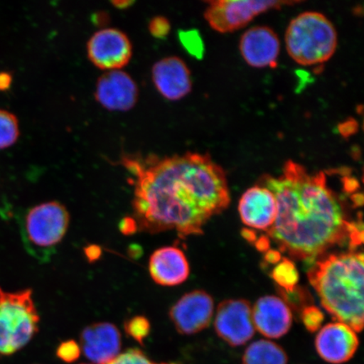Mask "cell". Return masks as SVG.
Returning a JSON list of instances; mask_svg holds the SVG:
<instances>
[{
	"mask_svg": "<svg viewBox=\"0 0 364 364\" xmlns=\"http://www.w3.org/2000/svg\"><path fill=\"white\" fill-rule=\"evenodd\" d=\"M134 176V220L149 234L174 230L181 239L203 233L210 218L230 203L226 174L208 154L124 156Z\"/></svg>",
	"mask_w": 364,
	"mask_h": 364,
	"instance_id": "cell-1",
	"label": "cell"
},
{
	"mask_svg": "<svg viewBox=\"0 0 364 364\" xmlns=\"http://www.w3.org/2000/svg\"><path fill=\"white\" fill-rule=\"evenodd\" d=\"M260 186L276 198L277 213L267 237L294 260L316 262L336 247L356 249L363 242V220H353L348 203L331 188L326 172L309 174L289 161L283 175L265 176Z\"/></svg>",
	"mask_w": 364,
	"mask_h": 364,
	"instance_id": "cell-2",
	"label": "cell"
},
{
	"mask_svg": "<svg viewBox=\"0 0 364 364\" xmlns=\"http://www.w3.org/2000/svg\"><path fill=\"white\" fill-rule=\"evenodd\" d=\"M363 254L327 253L313 264L308 279L334 320L356 332L363 328Z\"/></svg>",
	"mask_w": 364,
	"mask_h": 364,
	"instance_id": "cell-3",
	"label": "cell"
},
{
	"mask_svg": "<svg viewBox=\"0 0 364 364\" xmlns=\"http://www.w3.org/2000/svg\"><path fill=\"white\" fill-rule=\"evenodd\" d=\"M285 42L287 51L296 63L304 66L318 65L334 55L338 33L323 14L307 11L291 21Z\"/></svg>",
	"mask_w": 364,
	"mask_h": 364,
	"instance_id": "cell-4",
	"label": "cell"
},
{
	"mask_svg": "<svg viewBox=\"0 0 364 364\" xmlns=\"http://www.w3.org/2000/svg\"><path fill=\"white\" fill-rule=\"evenodd\" d=\"M65 205L48 202L27 209L20 220L23 244L31 256L48 262L56 252L70 226Z\"/></svg>",
	"mask_w": 364,
	"mask_h": 364,
	"instance_id": "cell-5",
	"label": "cell"
},
{
	"mask_svg": "<svg viewBox=\"0 0 364 364\" xmlns=\"http://www.w3.org/2000/svg\"><path fill=\"white\" fill-rule=\"evenodd\" d=\"M39 321L33 291L6 292L0 287V355L10 356L28 344Z\"/></svg>",
	"mask_w": 364,
	"mask_h": 364,
	"instance_id": "cell-6",
	"label": "cell"
},
{
	"mask_svg": "<svg viewBox=\"0 0 364 364\" xmlns=\"http://www.w3.org/2000/svg\"><path fill=\"white\" fill-rule=\"evenodd\" d=\"M294 1H257V0H215L208 1L204 18L213 30L220 33H232L247 25L260 14L285 6L299 4Z\"/></svg>",
	"mask_w": 364,
	"mask_h": 364,
	"instance_id": "cell-7",
	"label": "cell"
},
{
	"mask_svg": "<svg viewBox=\"0 0 364 364\" xmlns=\"http://www.w3.org/2000/svg\"><path fill=\"white\" fill-rule=\"evenodd\" d=\"M88 58L100 70H121L131 60L133 45L124 33L117 28H104L95 33L87 43Z\"/></svg>",
	"mask_w": 364,
	"mask_h": 364,
	"instance_id": "cell-8",
	"label": "cell"
},
{
	"mask_svg": "<svg viewBox=\"0 0 364 364\" xmlns=\"http://www.w3.org/2000/svg\"><path fill=\"white\" fill-rule=\"evenodd\" d=\"M216 333L232 347L242 346L253 338L252 308L247 300L227 299L218 306Z\"/></svg>",
	"mask_w": 364,
	"mask_h": 364,
	"instance_id": "cell-9",
	"label": "cell"
},
{
	"mask_svg": "<svg viewBox=\"0 0 364 364\" xmlns=\"http://www.w3.org/2000/svg\"><path fill=\"white\" fill-rule=\"evenodd\" d=\"M215 303L203 290L186 294L171 309L169 316L179 333L193 335L206 329L212 321Z\"/></svg>",
	"mask_w": 364,
	"mask_h": 364,
	"instance_id": "cell-10",
	"label": "cell"
},
{
	"mask_svg": "<svg viewBox=\"0 0 364 364\" xmlns=\"http://www.w3.org/2000/svg\"><path fill=\"white\" fill-rule=\"evenodd\" d=\"M95 97L107 110L127 112L138 102L139 88L127 73L121 70L107 71L97 80Z\"/></svg>",
	"mask_w": 364,
	"mask_h": 364,
	"instance_id": "cell-11",
	"label": "cell"
},
{
	"mask_svg": "<svg viewBox=\"0 0 364 364\" xmlns=\"http://www.w3.org/2000/svg\"><path fill=\"white\" fill-rule=\"evenodd\" d=\"M316 348L323 360L331 364L348 362L356 353L359 339L356 332L343 323H329L318 331Z\"/></svg>",
	"mask_w": 364,
	"mask_h": 364,
	"instance_id": "cell-12",
	"label": "cell"
},
{
	"mask_svg": "<svg viewBox=\"0 0 364 364\" xmlns=\"http://www.w3.org/2000/svg\"><path fill=\"white\" fill-rule=\"evenodd\" d=\"M240 50L250 66L274 68L279 56L280 41L269 27L254 26L241 36Z\"/></svg>",
	"mask_w": 364,
	"mask_h": 364,
	"instance_id": "cell-13",
	"label": "cell"
},
{
	"mask_svg": "<svg viewBox=\"0 0 364 364\" xmlns=\"http://www.w3.org/2000/svg\"><path fill=\"white\" fill-rule=\"evenodd\" d=\"M122 338L116 326L108 322L86 326L80 334V349L95 364H107L120 353Z\"/></svg>",
	"mask_w": 364,
	"mask_h": 364,
	"instance_id": "cell-14",
	"label": "cell"
},
{
	"mask_svg": "<svg viewBox=\"0 0 364 364\" xmlns=\"http://www.w3.org/2000/svg\"><path fill=\"white\" fill-rule=\"evenodd\" d=\"M152 80L159 94L172 102L186 97L193 87L189 68L178 57H167L154 63Z\"/></svg>",
	"mask_w": 364,
	"mask_h": 364,
	"instance_id": "cell-15",
	"label": "cell"
},
{
	"mask_svg": "<svg viewBox=\"0 0 364 364\" xmlns=\"http://www.w3.org/2000/svg\"><path fill=\"white\" fill-rule=\"evenodd\" d=\"M255 329L268 338H280L292 326L293 314L289 304L277 296L259 299L252 308Z\"/></svg>",
	"mask_w": 364,
	"mask_h": 364,
	"instance_id": "cell-16",
	"label": "cell"
},
{
	"mask_svg": "<svg viewBox=\"0 0 364 364\" xmlns=\"http://www.w3.org/2000/svg\"><path fill=\"white\" fill-rule=\"evenodd\" d=\"M241 220L255 230L267 231L274 224L277 213L274 195L264 186L250 188L239 203Z\"/></svg>",
	"mask_w": 364,
	"mask_h": 364,
	"instance_id": "cell-17",
	"label": "cell"
},
{
	"mask_svg": "<svg viewBox=\"0 0 364 364\" xmlns=\"http://www.w3.org/2000/svg\"><path fill=\"white\" fill-rule=\"evenodd\" d=\"M149 274L159 285L172 287L188 279L190 266L186 255L176 247L154 250L149 262Z\"/></svg>",
	"mask_w": 364,
	"mask_h": 364,
	"instance_id": "cell-18",
	"label": "cell"
},
{
	"mask_svg": "<svg viewBox=\"0 0 364 364\" xmlns=\"http://www.w3.org/2000/svg\"><path fill=\"white\" fill-rule=\"evenodd\" d=\"M242 364H288V355L273 341L258 340L245 349Z\"/></svg>",
	"mask_w": 364,
	"mask_h": 364,
	"instance_id": "cell-19",
	"label": "cell"
},
{
	"mask_svg": "<svg viewBox=\"0 0 364 364\" xmlns=\"http://www.w3.org/2000/svg\"><path fill=\"white\" fill-rule=\"evenodd\" d=\"M272 279L284 292L293 293L297 289L299 274L295 264L290 259L284 257L276 264L272 272Z\"/></svg>",
	"mask_w": 364,
	"mask_h": 364,
	"instance_id": "cell-20",
	"label": "cell"
},
{
	"mask_svg": "<svg viewBox=\"0 0 364 364\" xmlns=\"http://www.w3.org/2000/svg\"><path fill=\"white\" fill-rule=\"evenodd\" d=\"M20 136L19 121L13 113L0 109V150L12 146Z\"/></svg>",
	"mask_w": 364,
	"mask_h": 364,
	"instance_id": "cell-21",
	"label": "cell"
},
{
	"mask_svg": "<svg viewBox=\"0 0 364 364\" xmlns=\"http://www.w3.org/2000/svg\"><path fill=\"white\" fill-rule=\"evenodd\" d=\"M124 330L127 336L140 345H144V340L149 336L151 325L148 318L136 316L125 321Z\"/></svg>",
	"mask_w": 364,
	"mask_h": 364,
	"instance_id": "cell-22",
	"label": "cell"
},
{
	"mask_svg": "<svg viewBox=\"0 0 364 364\" xmlns=\"http://www.w3.org/2000/svg\"><path fill=\"white\" fill-rule=\"evenodd\" d=\"M179 38L181 44L191 55L202 58L204 52L203 43L197 31H181Z\"/></svg>",
	"mask_w": 364,
	"mask_h": 364,
	"instance_id": "cell-23",
	"label": "cell"
},
{
	"mask_svg": "<svg viewBox=\"0 0 364 364\" xmlns=\"http://www.w3.org/2000/svg\"><path fill=\"white\" fill-rule=\"evenodd\" d=\"M301 318L304 326L309 332H316L321 329L325 320L324 314L316 306H307L303 308Z\"/></svg>",
	"mask_w": 364,
	"mask_h": 364,
	"instance_id": "cell-24",
	"label": "cell"
},
{
	"mask_svg": "<svg viewBox=\"0 0 364 364\" xmlns=\"http://www.w3.org/2000/svg\"><path fill=\"white\" fill-rule=\"evenodd\" d=\"M107 364H159L149 360L146 355L141 350L129 349L126 352L119 353L115 358ZM176 364V363H161Z\"/></svg>",
	"mask_w": 364,
	"mask_h": 364,
	"instance_id": "cell-25",
	"label": "cell"
},
{
	"mask_svg": "<svg viewBox=\"0 0 364 364\" xmlns=\"http://www.w3.org/2000/svg\"><path fill=\"white\" fill-rule=\"evenodd\" d=\"M57 356L65 363H74L80 356L81 349L76 341L70 340L63 341L58 346L56 352Z\"/></svg>",
	"mask_w": 364,
	"mask_h": 364,
	"instance_id": "cell-26",
	"label": "cell"
},
{
	"mask_svg": "<svg viewBox=\"0 0 364 364\" xmlns=\"http://www.w3.org/2000/svg\"><path fill=\"white\" fill-rule=\"evenodd\" d=\"M149 31L150 34L156 38H165L171 31L170 21L164 16L154 17L149 21Z\"/></svg>",
	"mask_w": 364,
	"mask_h": 364,
	"instance_id": "cell-27",
	"label": "cell"
},
{
	"mask_svg": "<svg viewBox=\"0 0 364 364\" xmlns=\"http://www.w3.org/2000/svg\"><path fill=\"white\" fill-rule=\"evenodd\" d=\"M120 230L125 235H131L135 233L138 230V227L133 218H125L120 224Z\"/></svg>",
	"mask_w": 364,
	"mask_h": 364,
	"instance_id": "cell-28",
	"label": "cell"
},
{
	"mask_svg": "<svg viewBox=\"0 0 364 364\" xmlns=\"http://www.w3.org/2000/svg\"><path fill=\"white\" fill-rule=\"evenodd\" d=\"M85 256L87 257L90 262L98 260L102 255V250L97 245H90L85 250Z\"/></svg>",
	"mask_w": 364,
	"mask_h": 364,
	"instance_id": "cell-29",
	"label": "cell"
},
{
	"mask_svg": "<svg viewBox=\"0 0 364 364\" xmlns=\"http://www.w3.org/2000/svg\"><path fill=\"white\" fill-rule=\"evenodd\" d=\"M282 260V255L279 250H268L265 254V261L271 264H277Z\"/></svg>",
	"mask_w": 364,
	"mask_h": 364,
	"instance_id": "cell-30",
	"label": "cell"
},
{
	"mask_svg": "<svg viewBox=\"0 0 364 364\" xmlns=\"http://www.w3.org/2000/svg\"><path fill=\"white\" fill-rule=\"evenodd\" d=\"M255 243H256V247L260 252H266L270 248V239L267 236H262Z\"/></svg>",
	"mask_w": 364,
	"mask_h": 364,
	"instance_id": "cell-31",
	"label": "cell"
},
{
	"mask_svg": "<svg viewBox=\"0 0 364 364\" xmlns=\"http://www.w3.org/2000/svg\"><path fill=\"white\" fill-rule=\"evenodd\" d=\"M12 77L7 73H0V90H4L10 87Z\"/></svg>",
	"mask_w": 364,
	"mask_h": 364,
	"instance_id": "cell-32",
	"label": "cell"
},
{
	"mask_svg": "<svg viewBox=\"0 0 364 364\" xmlns=\"http://www.w3.org/2000/svg\"><path fill=\"white\" fill-rule=\"evenodd\" d=\"M241 234H242L243 237L248 240L249 242L255 243L257 240L256 232L252 230L244 229L242 232H241Z\"/></svg>",
	"mask_w": 364,
	"mask_h": 364,
	"instance_id": "cell-33",
	"label": "cell"
},
{
	"mask_svg": "<svg viewBox=\"0 0 364 364\" xmlns=\"http://www.w3.org/2000/svg\"><path fill=\"white\" fill-rule=\"evenodd\" d=\"M112 3L117 9H126L129 7L131 4H134V1H125V0L124 1H112Z\"/></svg>",
	"mask_w": 364,
	"mask_h": 364,
	"instance_id": "cell-34",
	"label": "cell"
},
{
	"mask_svg": "<svg viewBox=\"0 0 364 364\" xmlns=\"http://www.w3.org/2000/svg\"><path fill=\"white\" fill-rule=\"evenodd\" d=\"M82 364H88V363H82Z\"/></svg>",
	"mask_w": 364,
	"mask_h": 364,
	"instance_id": "cell-35",
	"label": "cell"
}]
</instances>
